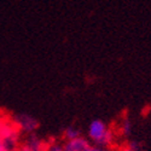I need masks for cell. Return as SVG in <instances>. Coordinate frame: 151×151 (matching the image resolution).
Instances as JSON below:
<instances>
[{"label":"cell","instance_id":"obj_13","mask_svg":"<svg viewBox=\"0 0 151 151\" xmlns=\"http://www.w3.org/2000/svg\"><path fill=\"white\" fill-rule=\"evenodd\" d=\"M6 151H16V150H14V149H7Z\"/></svg>","mask_w":151,"mask_h":151},{"label":"cell","instance_id":"obj_1","mask_svg":"<svg viewBox=\"0 0 151 151\" xmlns=\"http://www.w3.org/2000/svg\"><path fill=\"white\" fill-rule=\"evenodd\" d=\"M88 138L97 146L105 147L114 140V133L102 120H93L88 126Z\"/></svg>","mask_w":151,"mask_h":151},{"label":"cell","instance_id":"obj_8","mask_svg":"<svg viewBox=\"0 0 151 151\" xmlns=\"http://www.w3.org/2000/svg\"><path fill=\"white\" fill-rule=\"evenodd\" d=\"M117 151H139V149H138V146H137V144H135L134 142H132V143H129L128 145L120 147Z\"/></svg>","mask_w":151,"mask_h":151},{"label":"cell","instance_id":"obj_6","mask_svg":"<svg viewBox=\"0 0 151 151\" xmlns=\"http://www.w3.org/2000/svg\"><path fill=\"white\" fill-rule=\"evenodd\" d=\"M81 137L80 134V131L79 128L76 127H74V126H69V127H67L64 129V138H65V140H73V139H76V138Z\"/></svg>","mask_w":151,"mask_h":151},{"label":"cell","instance_id":"obj_2","mask_svg":"<svg viewBox=\"0 0 151 151\" xmlns=\"http://www.w3.org/2000/svg\"><path fill=\"white\" fill-rule=\"evenodd\" d=\"M0 139L7 149H14L19 140V129L14 122L5 121L0 128Z\"/></svg>","mask_w":151,"mask_h":151},{"label":"cell","instance_id":"obj_12","mask_svg":"<svg viewBox=\"0 0 151 151\" xmlns=\"http://www.w3.org/2000/svg\"><path fill=\"white\" fill-rule=\"evenodd\" d=\"M4 122H5V120H4V117L0 115V128H1V126L4 124Z\"/></svg>","mask_w":151,"mask_h":151},{"label":"cell","instance_id":"obj_5","mask_svg":"<svg viewBox=\"0 0 151 151\" xmlns=\"http://www.w3.org/2000/svg\"><path fill=\"white\" fill-rule=\"evenodd\" d=\"M26 144L29 145L34 151H47V147H48V145H46L44 140H41L39 137L33 135V134L28 138Z\"/></svg>","mask_w":151,"mask_h":151},{"label":"cell","instance_id":"obj_3","mask_svg":"<svg viewBox=\"0 0 151 151\" xmlns=\"http://www.w3.org/2000/svg\"><path fill=\"white\" fill-rule=\"evenodd\" d=\"M14 123L17 126V128L19 131H23L26 133H33L39 127L37 121L33 116H29V115H17L15 117Z\"/></svg>","mask_w":151,"mask_h":151},{"label":"cell","instance_id":"obj_9","mask_svg":"<svg viewBox=\"0 0 151 151\" xmlns=\"http://www.w3.org/2000/svg\"><path fill=\"white\" fill-rule=\"evenodd\" d=\"M47 151H63V145H60V144H52V145H48Z\"/></svg>","mask_w":151,"mask_h":151},{"label":"cell","instance_id":"obj_10","mask_svg":"<svg viewBox=\"0 0 151 151\" xmlns=\"http://www.w3.org/2000/svg\"><path fill=\"white\" fill-rule=\"evenodd\" d=\"M16 151H34L29 145H27V144H24V145H21Z\"/></svg>","mask_w":151,"mask_h":151},{"label":"cell","instance_id":"obj_11","mask_svg":"<svg viewBox=\"0 0 151 151\" xmlns=\"http://www.w3.org/2000/svg\"><path fill=\"white\" fill-rule=\"evenodd\" d=\"M7 150V147L5 146V144L3 143V140L0 139V151H6Z\"/></svg>","mask_w":151,"mask_h":151},{"label":"cell","instance_id":"obj_7","mask_svg":"<svg viewBox=\"0 0 151 151\" xmlns=\"http://www.w3.org/2000/svg\"><path fill=\"white\" fill-rule=\"evenodd\" d=\"M131 131H132V123H131V120H129L128 117H124V119L122 120V123H121V132H122L123 135L127 137V135H129Z\"/></svg>","mask_w":151,"mask_h":151},{"label":"cell","instance_id":"obj_4","mask_svg":"<svg viewBox=\"0 0 151 151\" xmlns=\"http://www.w3.org/2000/svg\"><path fill=\"white\" fill-rule=\"evenodd\" d=\"M90 146H91V143L88 142V139L82 135L76 138V139L68 140L63 145L64 150H68V151H86Z\"/></svg>","mask_w":151,"mask_h":151}]
</instances>
